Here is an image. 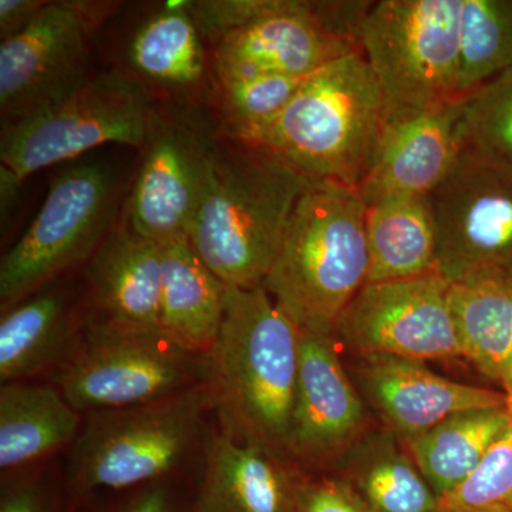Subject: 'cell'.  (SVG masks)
<instances>
[{
	"instance_id": "cell-33",
	"label": "cell",
	"mask_w": 512,
	"mask_h": 512,
	"mask_svg": "<svg viewBox=\"0 0 512 512\" xmlns=\"http://www.w3.org/2000/svg\"><path fill=\"white\" fill-rule=\"evenodd\" d=\"M296 512H367L365 504L343 480L302 484Z\"/></svg>"
},
{
	"instance_id": "cell-16",
	"label": "cell",
	"mask_w": 512,
	"mask_h": 512,
	"mask_svg": "<svg viewBox=\"0 0 512 512\" xmlns=\"http://www.w3.org/2000/svg\"><path fill=\"white\" fill-rule=\"evenodd\" d=\"M362 52L323 29L311 2L274 0L271 8L214 45L218 79L272 76L305 79L330 60Z\"/></svg>"
},
{
	"instance_id": "cell-34",
	"label": "cell",
	"mask_w": 512,
	"mask_h": 512,
	"mask_svg": "<svg viewBox=\"0 0 512 512\" xmlns=\"http://www.w3.org/2000/svg\"><path fill=\"white\" fill-rule=\"evenodd\" d=\"M43 0H0V39L18 36L45 9Z\"/></svg>"
},
{
	"instance_id": "cell-25",
	"label": "cell",
	"mask_w": 512,
	"mask_h": 512,
	"mask_svg": "<svg viewBox=\"0 0 512 512\" xmlns=\"http://www.w3.org/2000/svg\"><path fill=\"white\" fill-rule=\"evenodd\" d=\"M511 420L507 407L468 410L403 444L440 501L466 483Z\"/></svg>"
},
{
	"instance_id": "cell-35",
	"label": "cell",
	"mask_w": 512,
	"mask_h": 512,
	"mask_svg": "<svg viewBox=\"0 0 512 512\" xmlns=\"http://www.w3.org/2000/svg\"><path fill=\"white\" fill-rule=\"evenodd\" d=\"M0 512H47L39 487L29 480L15 481L3 488Z\"/></svg>"
},
{
	"instance_id": "cell-1",
	"label": "cell",
	"mask_w": 512,
	"mask_h": 512,
	"mask_svg": "<svg viewBox=\"0 0 512 512\" xmlns=\"http://www.w3.org/2000/svg\"><path fill=\"white\" fill-rule=\"evenodd\" d=\"M301 329L264 286H227L218 338L205 355L204 386L220 431L292 457V414Z\"/></svg>"
},
{
	"instance_id": "cell-23",
	"label": "cell",
	"mask_w": 512,
	"mask_h": 512,
	"mask_svg": "<svg viewBox=\"0 0 512 512\" xmlns=\"http://www.w3.org/2000/svg\"><path fill=\"white\" fill-rule=\"evenodd\" d=\"M80 413L57 387L3 383L0 389V467L28 466L76 440Z\"/></svg>"
},
{
	"instance_id": "cell-30",
	"label": "cell",
	"mask_w": 512,
	"mask_h": 512,
	"mask_svg": "<svg viewBox=\"0 0 512 512\" xmlns=\"http://www.w3.org/2000/svg\"><path fill=\"white\" fill-rule=\"evenodd\" d=\"M461 146L512 170V67L464 99Z\"/></svg>"
},
{
	"instance_id": "cell-31",
	"label": "cell",
	"mask_w": 512,
	"mask_h": 512,
	"mask_svg": "<svg viewBox=\"0 0 512 512\" xmlns=\"http://www.w3.org/2000/svg\"><path fill=\"white\" fill-rule=\"evenodd\" d=\"M439 505L512 511V420L466 483L441 498Z\"/></svg>"
},
{
	"instance_id": "cell-15",
	"label": "cell",
	"mask_w": 512,
	"mask_h": 512,
	"mask_svg": "<svg viewBox=\"0 0 512 512\" xmlns=\"http://www.w3.org/2000/svg\"><path fill=\"white\" fill-rule=\"evenodd\" d=\"M353 373L360 396L402 443L416 439L453 414L507 407L504 393L448 380L421 360L357 355Z\"/></svg>"
},
{
	"instance_id": "cell-11",
	"label": "cell",
	"mask_w": 512,
	"mask_h": 512,
	"mask_svg": "<svg viewBox=\"0 0 512 512\" xmlns=\"http://www.w3.org/2000/svg\"><path fill=\"white\" fill-rule=\"evenodd\" d=\"M436 271L451 285L512 276V170L461 151L430 195Z\"/></svg>"
},
{
	"instance_id": "cell-2",
	"label": "cell",
	"mask_w": 512,
	"mask_h": 512,
	"mask_svg": "<svg viewBox=\"0 0 512 512\" xmlns=\"http://www.w3.org/2000/svg\"><path fill=\"white\" fill-rule=\"evenodd\" d=\"M313 181L259 144L220 137L188 239L227 286L262 285Z\"/></svg>"
},
{
	"instance_id": "cell-14",
	"label": "cell",
	"mask_w": 512,
	"mask_h": 512,
	"mask_svg": "<svg viewBox=\"0 0 512 512\" xmlns=\"http://www.w3.org/2000/svg\"><path fill=\"white\" fill-rule=\"evenodd\" d=\"M464 99L383 119L372 163L359 185L366 207L402 195L430 197L460 157Z\"/></svg>"
},
{
	"instance_id": "cell-9",
	"label": "cell",
	"mask_w": 512,
	"mask_h": 512,
	"mask_svg": "<svg viewBox=\"0 0 512 512\" xmlns=\"http://www.w3.org/2000/svg\"><path fill=\"white\" fill-rule=\"evenodd\" d=\"M116 177L107 165L64 168L43 207L0 264L2 312L89 262L113 229Z\"/></svg>"
},
{
	"instance_id": "cell-29",
	"label": "cell",
	"mask_w": 512,
	"mask_h": 512,
	"mask_svg": "<svg viewBox=\"0 0 512 512\" xmlns=\"http://www.w3.org/2000/svg\"><path fill=\"white\" fill-rule=\"evenodd\" d=\"M303 79L288 76L228 77L220 83V134L229 140L258 144L285 110Z\"/></svg>"
},
{
	"instance_id": "cell-13",
	"label": "cell",
	"mask_w": 512,
	"mask_h": 512,
	"mask_svg": "<svg viewBox=\"0 0 512 512\" xmlns=\"http://www.w3.org/2000/svg\"><path fill=\"white\" fill-rule=\"evenodd\" d=\"M104 19L97 2H47L28 29L0 43L3 123L56 103L89 79L87 46Z\"/></svg>"
},
{
	"instance_id": "cell-6",
	"label": "cell",
	"mask_w": 512,
	"mask_h": 512,
	"mask_svg": "<svg viewBox=\"0 0 512 512\" xmlns=\"http://www.w3.org/2000/svg\"><path fill=\"white\" fill-rule=\"evenodd\" d=\"M205 356L163 329H126L84 320L56 387L79 413L158 402L204 383Z\"/></svg>"
},
{
	"instance_id": "cell-10",
	"label": "cell",
	"mask_w": 512,
	"mask_h": 512,
	"mask_svg": "<svg viewBox=\"0 0 512 512\" xmlns=\"http://www.w3.org/2000/svg\"><path fill=\"white\" fill-rule=\"evenodd\" d=\"M220 137V124L194 107H156L128 200L133 231L160 245L188 238Z\"/></svg>"
},
{
	"instance_id": "cell-17",
	"label": "cell",
	"mask_w": 512,
	"mask_h": 512,
	"mask_svg": "<svg viewBox=\"0 0 512 512\" xmlns=\"http://www.w3.org/2000/svg\"><path fill=\"white\" fill-rule=\"evenodd\" d=\"M335 335L301 330L292 414V457H338L362 436L365 403L338 353Z\"/></svg>"
},
{
	"instance_id": "cell-8",
	"label": "cell",
	"mask_w": 512,
	"mask_h": 512,
	"mask_svg": "<svg viewBox=\"0 0 512 512\" xmlns=\"http://www.w3.org/2000/svg\"><path fill=\"white\" fill-rule=\"evenodd\" d=\"M210 410L202 383L158 402L90 414L74 441V484L93 491L156 483L188 456Z\"/></svg>"
},
{
	"instance_id": "cell-21",
	"label": "cell",
	"mask_w": 512,
	"mask_h": 512,
	"mask_svg": "<svg viewBox=\"0 0 512 512\" xmlns=\"http://www.w3.org/2000/svg\"><path fill=\"white\" fill-rule=\"evenodd\" d=\"M80 329L69 298L49 286L2 312L0 380L20 382L66 359Z\"/></svg>"
},
{
	"instance_id": "cell-26",
	"label": "cell",
	"mask_w": 512,
	"mask_h": 512,
	"mask_svg": "<svg viewBox=\"0 0 512 512\" xmlns=\"http://www.w3.org/2000/svg\"><path fill=\"white\" fill-rule=\"evenodd\" d=\"M450 306L461 356L507 386L512 380V276L451 285Z\"/></svg>"
},
{
	"instance_id": "cell-12",
	"label": "cell",
	"mask_w": 512,
	"mask_h": 512,
	"mask_svg": "<svg viewBox=\"0 0 512 512\" xmlns=\"http://www.w3.org/2000/svg\"><path fill=\"white\" fill-rule=\"evenodd\" d=\"M450 288V282L437 271L366 284L340 315L333 335L356 355L421 362L463 357L451 313Z\"/></svg>"
},
{
	"instance_id": "cell-38",
	"label": "cell",
	"mask_w": 512,
	"mask_h": 512,
	"mask_svg": "<svg viewBox=\"0 0 512 512\" xmlns=\"http://www.w3.org/2000/svg\"><path fill=\"white\" fill-rule=\"evenodd\" d=\"M505 399H507V409L512 417V380L504 387Z\"/></svg>"
},
{
	"instance_id": "cell-36",
	"label": "cell",
	"mask_w": 512,
	"mask_h": 512,
	"mask_svg": "<svg viewBox=\"0 0 512 512\" xmlns=\"http://www.w3.org/2000/svg\"><path fill=\"white\" fill-rule=\"evenodd\" d=\"M121 512H174L173 495L164 484H154Z\"/></svg>"
},
{
	"instance_id": "cell-28",
	"label": "cell",
	"mask_w": 512,
	"mask_h": 512,
	"mask_svg": "<svg viewBox=\"0 0 512 512\" xmlns=\"http://www.w3.org/2000/svg\"><path fill=\"white\" fill-rule=\"evenodd\" d=\"M512 67V0H461L458 96Z\"/></svg>"
},
{
	"instance_id": "cell-27",
	"label": "cell",
	"mask_w": 512,
	"mask_h": 512,
	"mask_svg": "<svg viewBox=\"0 0 512 512\" xmlns=\"http://www.w3.org/2000/svg\"><path fill=\"white\" fill-rule=\"evenodd\" d=\"M188 6L165 8L148 19L128 49L130 64L143 79L175 92L197 89L205 74L202 37Z\"/></svg>"
},
{
	"instance_id": "cell-37",
	"label": "cell",
	"mask_w": 512,
	"mask_h": 512,
	"mask_svg": "<svg viewBox=\"0 0 512 512\" xmlns=\"http://www.w3.org/2000/svg\"><path fill=\"white\" fill-rule=\"evenodd\" d=\"M434 512H512L505 510H490V508H448V507H437Z\"/></svg>"
},
{
	"instance_id": "cell-24",
	"label": "cell",
	"mask_w": 512,
	"mask_h": 512,
	"mask_svg": "<svg viewBox=\"0 0 512 512\" xmlns=\"http://www.w3.org/2000/svg\"><path fill=\"white\" fill-rule=\"evenodd\" d=\"M366 237L367 284L436 271L437 227L430 197L402 195L367 207Z\"/></svg>"
},
{
	"instance_id": "cell-32",
	"label": "cell",
	"mask_w": 512,
	"mask_h": 512,
	"mask_svg": "<svg viewBox=\"0 0 512 512\" xmlns=\"http://www.w3.org/2000/svg\"><path fill=\"white\" fill-rule=\"evenodd\" d=\"M272 2L274 0H202L190 2L188 10L202 40H210L215 45L228 33L265 13Z\"/></svg>"
},
{
	"instance_id": "cell-20",
	"label": "cell",
	"mask_w": 512,
	"mask_h": 512,
	"mask_svg": "<svg viewBox=\"0 0 512 512\" xmlns=\"http://www.w3.org/2000/svg\"><path fill=\"white\" fill-rule=\"evenodd\" d=\"M161 271V328L188 352L207 355L220 333L227 285L188 238L161 245Z\"/></svg>"
},
{
	"instance_id": "cell-22",
	"label": "cell",
	"mask_w": 512,
	"mask_h": 512,
	"mask_svg": "<svg viewBox=\"0 0 512 512\" xmlns=\"http://www.w3.org/2000/svg\"><path fill=\"white\" fill-rule=\"evenodd\" d=\"M342 478L367 512H434L439 497L390 431L362 434L340 454Z\"/></svg>"
},
{
	"instance_id": "cell-3",
	"label": "cell",
	"mask_w": 512,
	"mask_h": 512,
	"mask_svg": "<svg viewBox=\"0 0 512 512\" xmlns=\"http://www.w3.org/2000/svg\"><path fill=\"white\" fill-rule=\"evenodd\" d=\"M367 207L355 187L313 181L289 221L262 286L301 330L333 335L367 284Z\"/></svg>"
},
{
	"instance_id": "cell-4",
	"label": "cell",
	"mask_w": 512,
	"mask_h": 512,
	"mask_svg": "<svg viewBox=\"0 0 512 512\" xmlns=\"http://www.w3.org/2000/svg\"><path fill=\"white\" fill-rule=\"evenodd\" d=\"M383 93L362 52L330 60L308 77L259 138L311 180L359 188L383 124Z\"/></svg>"
},
{
	"instance_id": "cell-18",
	"label": "cell",
	"mask_w": 512,
	"mask_h": 512,
	"mask_svg": "<svg viewBox=\"0 0 512 512\" xmlns=\"http://www.w3.org/2000/svg\"><path fill=\"white\" fill-rule=\"evenodd\" d=\"M92 313L87 322L161 328V245L126 224L111 229L87 262Z\"/></svg>"
},
{
	"instance_id": "cell-5",
	"label": "cell",
	"mask_w": 512,
	"mask_h": 512,
	"mask_svg": "<svg viewBox=\"0 0 512 512\" xmlns=\"http://www.w3.org/2000/svg\"><path fill=\"white\" fill-rule=\"evenodd\" d=\"M156 107L138 77L121 73L89 77L56 103L3 123L2 167L22 184L43 168L73 160L103 144L141 150Z\"/></svg>"
},
{
	"instance_id": "cell-19",
	"label": "cell",
	"mask_w": 512,
	"mask_h": 512,
	"mask_svg": "<svg viewBox=\"0 0 512 512\" xmlns=\"http://www.w3.org/2000/svg\"><path fill=\"white\" fill-rule=\"evenodd\" d=\"M288 461L221 431L205 448V471L194 512H296L299 483Z\"/></svg>"
},
{
	"instance_id": "cell-7",
	"label": "cell",
	"mask_w": 512,
	"mask_h": 512,
	"mask_svg": "<svg viewBox=\"0 0 512 512\" xmlns=\"http://www.w3.org/2000/svg\"><path fill=\"white\" fill-rule=\"evenodd\" d=\"M461 0L373 2L360 50L383 93V119L458 96Z\"/></svg>"
}]
</instances>
